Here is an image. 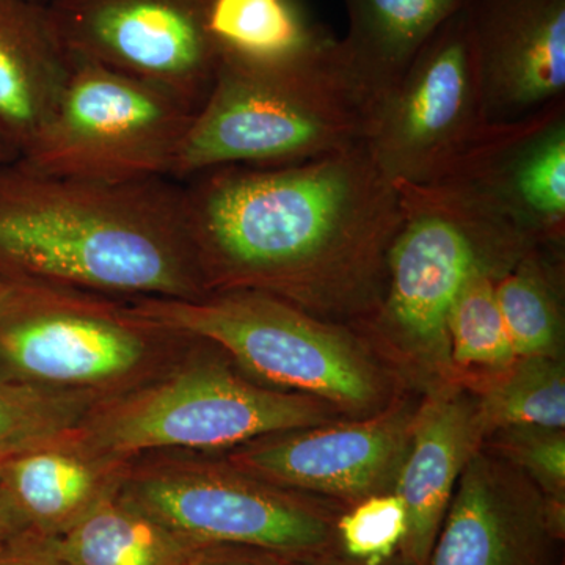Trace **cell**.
<instances>
[{"instance_id": "cell-16", "label": "cell", "mask_w": 565, "mask_h": 565, "mask_svg": "<svg viewBox=\"0 0 565 565\" xmlns=\"http://www.w3.org/2000/svg\"><path fill=\"white\" fill-rule=\"evenodd\" d=\"M482 438L478 404L463 394H435L414 416L393 487L407 512V533L397 555L405 565H429L457 482Z\"/></svg>"}, {"instance_id": "cell-9", "label": "cell", "mask_w": 565, "mask_h": 565, "mask_svg": "<svg viewBox=\"0 0 565 565\" xmlns=\"http://www.w3.org/2000/svg\"><path fill=\"white\" fill-rule=\"evenodd\" d=\"M120 493L199 545L253 546L286 559L340 552L337 520L341 512L230 463L166 460L131 467Z\"/></svg>"}, {"instance_id": "cell-4", "label": "cell", "mask_w": 565, "mask_h": 565, "mask_svg": "<svg viewBox=\"0 0 565 565\" xmlns=\"http://www.w3.org/2000/svg\"><path fill=\"white\" fill-rule=\"evenodd\" d=\"M404 218L386 262L381 307L371 326L438 374H455L448 313L478 267L503 275L537 247L498 217L441 184L394 181Z\"/></svg>"}, {"instance_id": "cell-27", "label": "cell", "mask_w": 565, "mask_h": 565, "mask_svg": "<svg viewBox=\"0 0 565 565\" xmlns=\"http://www.w3.org/2000/svg\"><path fill=\"white\" fill-rule=\"evenodd\" d=\"M407 533V512L394 492L373 494L338 515L340 553L351 559L381 565L396 559Z\"/></svg>"}, {"instance_id": "cell-21", "label": "cell", "mask_w": 565, "mask_h": 565, "mask_svg": "<svg viewBox=\"0 0 565 565\" xmlns=\"http://www.w3.org/2000/svg\"><path fill=\"white\" fill-rule=\"evenodd\" d=\"M57 545L66 565H189L200 546L121 493L57 537Z\"/></svg>"}, {"instance_id": "cell-28", "label": "cell", "mask_w": 565, "mask_h": 565, "mask_svg": "<svg viewBox=\"0 0 565 565\" xmlns=\"http://www.w3.org/2000/svg\"><path fill=\"white\" fill-rule=\"evenodd\" d=\"M0 565H66L58 552L57 537L29 531L0 548Z\"/></svg>"}, {"instance_id": "cell-6", "label": "cell", "mask_w": 565, "mask_h": 565, "mask_svg": "<svg viewBox=\"0 0 565 565\" xmlns=\"http://www.w3.org/2000/svg\"><path fill=\"white\" fill-rule=\"evenodd\" d=\"M334 422L333 405L264 388L215 362L178 367L121 393L74 430L82 448L129 462L159 449H221Z\"/></svg>"}, {"instance_id": "cell-34", "label": "cell", "mask_w": 565, "mask_h": 565, "mask_svg": "<svg viewBox=\"0 0 565 565\" xmlns=\"http://www.w3.org/2000/svg\"><path fill=\"white\" fill-rule=\"evenodd\" d=\"M35 2L47 3V2H50V0H35Z\"/></svg>"}, {"instance_id": "cell-30", "label": "cell", "mask_w": 565, "mask_h": 565, "mask_svg": "<svg viewBox=\"0 0 565 565\" xmlns=\"http://www.w3.org/2000/svg\"><path fill=\"white\" fill-rule=\"evenodd\" d=\"M33 531L7 490L0 486V548Z\"/></svg>"}, {"instance_id": "cell-8", "label": "cell", "mask_w": 565, "mask_h": 565, "mask_svg": "<svg viewBox=\"0 0 565 565\" xmlns=\"http://www.w3.org/2000/svg\"><path fill=\"white\" fill-rule=\"evenodd\" d=\"M115 300L20 285L0 310V379L82 401L140 377L170 333Z\"/></svg>"}, {"instance_id": "cell-24", "label": "cell", "mask_w": 565, "mask_h": 565, "mask_svg": "<svg viewBox=\"0 0 565 565\" xmlns=\"http://www.w3.org/2000/svg\"><path fill=\"white\" fill-rule=\"evenodd\" d=\"M498 277L500 274L489 267H478L465 278L452 300L448 338L455 367H489L498 374L515 362L494 292Z\"/></svg>"}, {"instance_id": "cell-12", "label": "cell", "mask_w": 565, "mask_h": 565, "mask_svg": "<svg viewBox=\"0 0 565 565\" xmlns=\"http://www.w3.org/2000/svg\"><path fill=\"white\" fill-rule=\"evenodd\" d=\"M434 184L487 207L537 247L563 248L565 102L522 121L490 125Z\"/></svg>"}, {"instance_id": "cell-22", "label": "cell", "mask_w": 565, "mask_h": 565, "mask_svg": "<svg viewBox=\"0 0 565 565\" xmlns=\"http://www.w3.org/2000/svg\"><path fill=\"white\" fill-rule=\"evenodd\" d=\"M561 253L563 248H531L494 282L498 307L516 359H559L564 332Z\"/></svg>"}, {"instance_id": "cell-7", "label": "cell", "mask_w": 565, "mask_h": 565, "mask_svg": "<svg viewBox=\"0 0 565 565\" xmlns=\"http://www.w3.org/2000/svg\"><path fill=\"white\" fill-rule=\"evenodd\" d=\"M193 115L188 104L148 82L73 58L54 114L20 161L73 180H172Z\"/></svg>"}, {"instance_id": "cell-20", "label": "cell", "mask_w": 565, "mask_h": 565, "mask_svg": "<svg viewBox=\"0 0 565 565\" xmlns=\"http://www.w3.org/2000/svg\"><path fill=\"white\" fill-rule=\"evenodd\" d=\"M206 31L218 62L253 66L308 61L338 43L299 0H206Z\"/></svg>"}, {"instance_id": "cell-17", "label": "cell", "mask_w": 565, "mask_h": 565, "mask_svg": "<svg viewBox=\"0 0 565 565\" xmlns=\"http://www.w3.org/2000/svg\"><path fill=\"white\" fill-rule=\"evenodd\" d=\"M71 66L46 3L0 0V131L20 159L46 128Z\"/></svg>"}, {"instance_id": "cell-15", "label": "cell", "mask_w": 565, "mask_h": 565, "mask_svg": "<svg viewBox=\"0 0 565 565\" xmlns=\"http://www.w3.org/2000/svg\"><path fill=\"white\" fill-rule=\"evenodd\" d=\"M476 452L449 503L429 565H564L533 482Z\"/></svg>"}, {"instance_id": "cell-23", "label": "cell", "mask_w": 565, "mask_h": 565, "mask_svg": "<svg viewBox=\"0 0 565 565\" xmlns=\"http://www.w3.org/2000/svg\"><path fill=\"white\" fill-rule=\"evenodd\" d=\"M478 403L484 435L509 427L565 426V371L559 359L519 356L501 371Z\"/></svg>"}, {"instance_id": "cell-33", "label": "cell", "mask_w": 565, "mask_h": 565, "mask_svg": "<svg viewBox=\"0 0 565 565\" xmlns=\"http://www.w3.org/2000/svg\"><path fill=\"white\" fill-rule=\"evenodd\" d=\"M18 288H20V285L0 280V310L9 305L10 300L13 299L14 294H17Z\"/></svg>"}, {"instance_id": "cell-18", "label": "cell", "mask_w": 565, "mask_h": 565, "mask_svg": "<svg viewBox=\"0 0 565 565\" xmlns=\"http://www.w3.org/2000/svg\"><path fill=\"white\" fill-rule=\"evenodd\" d=\"M129 468L82 448L73 433L0 463V486L33 531L62 537L120 493Z\"/></svg>"}, {"instance_id": "cell-13", "label": "cell", "mask_w": 565, "mask_h": 565, "mask_svg": "<svg viewBox=\"0 0 565 565\" xmlns=\"http://www.w3.org/2000/svg\"><path fill=\"white\" fill-rule=\"evenodd\" d=\"M414 416L401 408L360 422L270 435L228 457L236 470L281 489L355 504L393 492Z\"/></svg>"}, {"instance_id": "cell-26", "label": "cell", "mask_w": 565, "mask_h": 565, "mask_svg": "<svg viewBox=\"0 0 565 565\" xmlns=\"http://www.w3.org/2000/svg\"><path fill=\"white\" fill-rule=\"evenodd\" d=\"M500 448L531 478L544 500L546 526L557 542L565 537V435L542 427H509Z\"/></svg>"}, {"instance_id": "cell-3", "label": "cell", "mask_w": 565, "mask_h": 565, "mask_svg": "<svg viewBox=\"0 0 565 565\" xmlns=\"http://www.w3.org/2000/svg\"><path fill=\"white\" fill-rule=\"evenodd\" d=\"M375 104L332 50L281 66L218 62L174 162L184 182L218 167L291 166L366 145Z\"/></svg>"}, {"instance_id": "cell-5", "label": "cell", "mask_w": 565, "mask_h": 565, "mask_svg": "<svg viewBox=\"0 0 565 565\" xmlns=\"http://www.w3.org/2000/svg\"><path fill=\"white\" fill-rule=\"evenodd\" d=\"M129 310L173 337L218 345L248 373L286 392L353 412L373 411L382 401L381 374L348 329L270 294L237 289L200 299L134 300Z\"/></svg>"}, {"instance_id": "cell-10", "label": "cell", "mask_w": 565, "mask_h": 565, "mask_svg": "<svg viewBox=\"0 0 565 565\" xmlns=\"http://www.w3.org/2000/svg\"><path fill=\"white\" fill-rule=\"evenodd\" d=\"M489 126L462 7L377 104L366 147L388 180L434 184Z\"/></svg>"}, {"instance_id": "cell-29", "label": "cell", "mask_w": 565, "mask_h": 565, "mask_svg": "<svg viewBox=\"0 0 565 565\" xmlns=\"http://www.w3.org/2000/svg\"><path fill=\"white\" fill-rule=\"evenodd\" d=\"M289 561L253 546L214 544L200 545L189 565H289Z\"/></svg>"}, {"instance_id": "cell-32", "label": "cell", "mask_w": 565, "mask_h": 565, "mask_svg": "<svg viewBox=\"0 0 565 565\" xmlns=\"http://www.w3.org/2000/svg\"><path fill=\"white\" fill-rule=\"evenodd\" d=\"M17 161H20V154H18L17 148H14L13 145L10 143V140L0 131V170L6 169V167Z\"/></svg>"}, {"instance_id": "cell-1", "label": "cell", "mask_w": 565, "mask_h": 565, "mask_svg": "<svg viewBox=\"0 0 565 565\" xmlns=\"http://www.w3.org/2000/svg\"><path fill=\"white\" fill-rule=\"evenodd\" d=\"M181 184L207 294L247 289L326 321H373L404 210L366 145L291 166L218 167Z\"/></svg>"}, {"instance_id": "cell-2", "label": "cell", "mask_w": 565, "mask_h": 565, "mask_svg": "<svg viewBox=\"0 0 565 565\" xmlns=\"http://www.w3.org/2000/svg\"><path fill=\"white\" fill-rule=\"evenodd\" d=\"M0 280L111 299L207 296L181 182L73 180L21 161L0 170Z\"/></svg>"}, {"instance_id": "cell-31", "label": "cell", "mask_w": 565, "mask_h": 565, "mask_svg": "<svg viewBox=\"0 0 565 565\" xmlns=\"http://www.w3.org/2000/svg\"><path fill=\"white\" fill-rule=\"evenodd\" d=\"M289 565H370L360 563V561L351 559V557L344 556L343 553H330V555L308 557V559H291ZM381 565H405L399 556L396 559L390 561V563Z\"/></svg>"}, {"instance_id": "cell-19", "label": "cell", "mask_w": 565, "mask_h": 565, "mask_svg": "<svg viewBox=\"0 0 565 565\" xmlns=\"http://www.w3.org/2000/svg\"><path fill=\"white\" fill-rule=\"evenodd\" d=\"M465 0H344L349 32L340 40L345 68L375 107L416 54Z\"/></svg>"}, {"instance_id": "cell-25", "label": "cell", "mask_w": 565, "mask_h": 565, "mask_svg": "<svg viewBox=\"0 0 565 565\" xmlns=\"http://www.w3.org/2000/svg\"><path fill=\"white\" fill-rule=\"evenodd\" d=\"M79 403L0 379V463L73 434Z\"/></svg>"}, {"instance_id": "cell-11", "label": "cell", "mask_w": 565, "mask_h": 565, "mask_svg": "<svg viewBox=\"0 0 565 565\" xmlns=\"http://www.w3.org/2000/svg\"><path fill=\"white\" fill-rule=\"evenodd\" d=\"M71 57L128 74L203 106L218 57L206 31V0H50Z\"/></svg>"}, {"instance_id": "cell-14", "label": "cell", "mask_w": 565, "mask_h": 565, "mask_svg": "<svg viewBox=\"0 0 565 565\" xmlns=\"http://www.w3.org/2000/svg\"><path fill=\"white\" fill-rule=\"evenodd\" d=\"M490 125L565 102V0H465Z\"/></svg>"}]
</instances>
